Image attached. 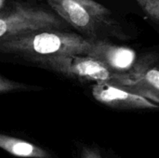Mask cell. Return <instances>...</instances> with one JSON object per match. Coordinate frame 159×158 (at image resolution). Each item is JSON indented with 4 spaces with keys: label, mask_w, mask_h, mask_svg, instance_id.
Returning <instances> with one entry per match:
<instances>
[{
    "label": "cell",
    "mask_w": 159,
    "mask_h": 158,
    "mask_svg": "<svg viewBox=\"0 0 159 158\" xmlns=\"http://www.w3.org/2000/svg\"><path fill=\"white\" fill-rule=\"evenodd\" d=\"M94 41L69 31L42 30L0 41V54L25 61L35 58L81 55L90 56Z\"/></svg>",
    "instance_id": "cell-1"
},
{
    "label": "cell",
    "mask_w": 159,
    "mask_h": 158,
    "mask_svg": "<svg viewBox=\"0 0 159 158\" xmlns=\"http://www.w3.org/2000/svg\"><path fill=\"white\" fill-rule=\"evenodd\" d=\"M48 7L80 35L91 41L129 40L130 34L112 11L94 0H46Z\"/></svg>",
    "instance_id": "cell-2"
},
{
    "label": "cell",
    "mask_w": 159,
    "mask_h": 158,
    "mask_svg": "<svg viewBox=\"0 0 159 158\" xmlns=\"http://www.w3.org/2000/svg\"><path fill=\"white\" fill-rule=\"evenodd\" d=\"M69 28L44 0H10L0 9V41L35 31Z\"/></svg>",
    "instance_id": "cell-3"
},
{
    "label": "cell",
    "mask_w": 159,
    "mask_h": 158,
    "mask_svg": "<svg viewBox=\"0 0 159 158\" xmlns=\"http://www.w3.org/2000/svg\"><path fill=\"white\" fill-rule=\"evenodd\" d=\"M40 67L51 70L62 75L84 82L110 83L117 85L118 75L109 70L99 60L81 55L35 58L28 61Z\"/></svg>",
    "instance_id": "cell-4"
},
{
    "label": "cell",
    "mask_w": 159,
    "mask_h": 158,
    "mask_svg": "<svg viewBox=\"0 0 159 158\" xmlns=\"http://www.w3.org/2000/svg\"><path fill=\"white\" fill-rule=\"evenodd\" d=\"M89 57L99 60L109 70L119 75V87L126 86L139 60L132 48L104 40L94 41V47Z\"/></svg>",
    "instance_id": "cell-5"
},
{
    "label": "cell",
    "mask_w": 159,
    "mask_h": 158,
    "mask_svg": "<svg viewBox=\"0 0 159 158\" xmlns=\"http://www.w3.org/2000/svg\"><path fill=\"white\" fill-rule=\"evenodd\" d=\"M91 95L95 101L116 110H158L159 105L149 99L124 87L110 83L91 86Z\"/></svg>",
    "instance_id": "cell-6"
},
{
    "label": "cell",
    "mask_w": 159,
    "mask_h": 158,
    "mask_svg": "<svg viewBox=\"0 0 159 158\" xmlns=\"http://www.w3.org/2000/svg\"><path fill=\"white\" fill-rule=\"evenodd\" d=\"M0 148L12 156L26 158H52L45 149L26 141L0 133Z\"/></svg>",
    "instance_id": "cell-7"
},
{
    "label": "cell",
    "mask_w": 159,
    "mask_h": 158,
    "mask_svg": "<svg viewBox=\"0 0 159 158\" xmlns=\"http://www.w3.org/2000/svg\"><path fill=\"white\" fill-rule=\"evenodd\" d=\"M126 88L149 99L159 105V65L156 64L148 68L136 83L126 87Z\"/></svg>",
    "instance_id": "cell-8"
},
{
    "label": "cell",
    "mask_w": 159,
    "mask_h": 158,
    "mask_svg": "<svg viewBox=\"0 0 159 158\" xmlns=\"http://www.w3.org/2000/svg\"><path fill=\"white\" fill-rule=\"evenodd\" d=\"M143 13L154 23L159 25V0H136Z\"/></svg>",
    "instance_id": "cell-9"
},
{
    "label": "cell",
    "mask_w": 159,
    "mask_h": 158,
    "mask_svg": "<svg viewBox=\"0 0 159 158\" xmlns=\"http://www.w3.org/2000/svg\"><path fill=\"white\" fill-rule=\"evenodd\" d=\"M80 158H110L107 153L97 146L83 145L79 151Z\"/></svg>",
    "instance_id": "cell-10"
},
{
    "label": "cell",
    "mask_w": 159,
    "mask_h": 158,
    "mask_svg": "<svg viewBox=\"0 0 159 158\" xmlns=\"http://www.w3.org/2000/svg\"><path fill=\"white\" fill-rule=\"evenodd\" d=\"M23 88H26V86L20 84L18 82H13L11 80L6 79V78L0 76V93L13 91L16 89H21Z\"/></svg>",
    "instance_id": "cell-11"
},
{
    "label": "cell",
    "mask_w": 159,
    "mask_h": 158,
    "mask_svg": "<svg viewBox=\"0 0 159 158\" xmlns=\"http://www.w3.org/2000/svg\"><path fill=\"white\" fill-rule=\"evenodd\" d=\"M9 1H10V0H0V9H1L2 7H4Z\"/></svg>",
    "instance_id": "cell-12"
}]
</instances>
